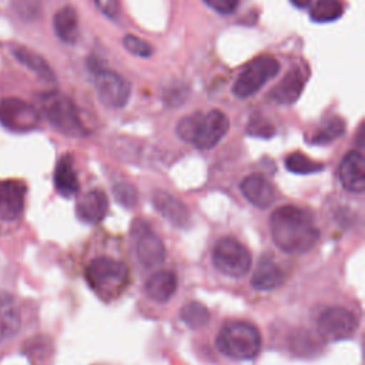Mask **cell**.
Here are the masks:
<instances>
[{
	"label": "cell",
	"instance_id": "obj_24",
	"mask_svg": "<svg viewBox=\"0 0 365 365\" xmlns=\"http://www.w3.org/2000/svg\"><path fill=\"white\" fill-rule=\"evenodd\" d=\"M309 16L315 23L335 21L342 16V4L339 0H317Z\"/></svg>",
	"mask_w": 365,
	"mask_h": 365
},
{
	"label": "cell",
	"instance_id": "obj_27",
	"mask_svg": "<svg viewBox=\"0 0 365 365\" xmlns=\"http://www.w3.org/2000/svg\"><path fill=\"white\" fill-rule=\"evenodd\" d=\"M285 167L294 174H314L324 168L321 163H317L302 153H292L285 158Z\"/></svg>",
	"mask_w": 365,
	"mask_h": 365
},
{
	"label": "cell",
	"instance_id": "obj_22",
	"mask_svg": "<svg viewBox=\"0 0 365 365\" xmlns=\"http://www.w3.org/2000/svg\"><path fill=\"white\" fill-rule=\"evenodd\" d=\"M53 29L61 41L67 44L76 43L78 38V16L76 9L71 6L60 9L53 17Z\"/></svg>",
	"mask_w": 365,
	"mask_h": 365
},
{
	"label": "cell",
	"instance_id": "obj_9",
	"mask_svg": "<svg viewBox=\"0 0 365 365\" xmlns=\"http://www.w3.org/2000/svg\"><path fill=\"white\" fill-rule=\"evenodd\" d=\"M214 267L230 277H242L251 268L250 251L235 238H221L212 251Z\"/></svg>",
	"mask_w": 365,
	"mask_h": 365
},
{
	"label": "cell",
	"instance_id": "obj_17",
	"mask_svg": "<svg viewBox=\"0 0 365 365\" xmlns=\"http://www.w3.org/2000/svg\"><path fill=\"white\" fill-rule=\"evenodd\" d=\"M108 211V200L106 194L100 190H91L80 197L76 204L77 217L83 222L97 224L100 222Z\"/></svg>",
	"mask_w": 365,
	"mask_h": 365
},
{
	"label": "cell",
	"instance_id": "obj_8",
	"mask_svg": "<svg viewBox=\"0 0 365 365\" xmlns=\"http://www.w3.org/2000/svg\"><path fill=\"white\" fill-rule=\"evenodd\" d=\"M24 311L20 298L11 291H0V356L21 336Z\"/></svg>",
	"mask_w": 365,
	"mask_h": 365
},
{
	"label": "cell",
	"instance_id": "obj_5",
	"mask_svg": "<svg viewBox=\"0 0 365 365\" xmlns=\"http://www.w3.org/2000/svg\"><path fill=\"white\" fill-rule=\"evenodd\" d=\"M41 107L47 121L61 134L68 137H84L88 134L81 123L77 107L68 97L60 93H48L41 97Z\"/></svg>",
	"mask_w": 365,
	"mask_h": 365
},
{
	"label": "cell",
	"instance_id": "obj_31",
	"mask_svg": "<svg viewBox=\"0 0 365 365\" xmlns=\"http://www.w3.org/2000/svg\"><path fill=\"white\" fill-rule=\"evenodd\" d=\"M187 96H188V90L184 86H171L164 91V101L168 107H175L182 104Z\"/></svg>",
	"mask_w": 365,
	"mask_h": 365
},
{
	"label": "cell",
	"instance_id": "obj_28",
	"mask_svg": "<svg viewBox=\"0 0 365 365\" xmlns=\"http://www.w3.org/2000/svg\"><path fill=\"white\" fill-rule=\"evenodd\" d=\"M123 46L128 53H131L134 56H138V57H143V58H148L154 53V48L148 41H145V40H143L137 36H133V34L124 36Z\"/></svg>",
	"mask_w": 365,
	"mask_h": 365
},
{
	"label": "cell",
	"instance_id": "obj_11",
	"mask_svg": "<svg viewBox=\"0 0 365 365\" xmlns=\"http://www.w3.org/2000/svg\"><path fill=\"white\" fill-rule=\"evenodd\" d=\"M94 74V86L100 103L108 108L124 107L131 94L128 80L110 70H96Z\"/></svg>",
	"mask_w": 365,
	"mask_h": 365
},
{
	"label": "cell",
	"instance_id": "obj_10",
	"mask_svg": "<svg viewBox=\"0 0 365 365\" xmlns=\"http://www.w3.org/2000/svg\"><path fill=\"white\" fill-rule=\"evenodd\" d=\"M40 115L37 110L17 98L7 97L0 101V124L11 133H29L37 128Z\"/></svg>",
	"mask_w": 365,
	"mask_h": 365
},
{
	"label": "cell",
	"instance_id": "obj_15",
	"mask_svg": "<svg viewBox=\"0 0 365 365\" xmlns=\"http://www.w3.org/2000/svg\"><path fill=\"white\" fill-rule=\"evenodd\" d=\"M339 181L349 192L365 190V160L358 151H349L339 164Z\"/></svg>",
	"mask_w": 365,
	"mask_h": 365
},
{
	"label": "cell",
	"instance_id": "obj_23",
	"mask_svg": "<svg viewBox=\"0 0 365 365\" xmlns=\"http://www.w3.org/2000/svg\"><path fill=\"white\" fill-rule=\"evenodd\" d=\"M284 281L285 275L282 269L274 261L262 259L252 274L251 285L259 291H269L282 285Z\"/></svg>",
	"mask_w": 365,
	"mask_h": 365
},
{
	"label": "cell",
	"instance_id": "obj_1",
	"mask_svg": "<svg viewBox=\"0 0 365 365\" xmlns=\"http://www.w3.org/2000/svg\"><path fill=\"white\" fill-rule=\"evenodd\" d=\"M269 230L275 245L289 254L307 252L319 240V230L312 215L295 205L274 210L269 217Z\"/></svg>",
	"mask_w": 365,
	"mask_h": 365
},
{
	"label": "cell",
	"instance_id": "obj_19",
	"mask_svg": "<svg viewBox=\"0 0 365 365\" xmlns=\"http://www.w3.org/2000/svg\"><path fill=\"white\" fill-rule=\"evenodd\" d=\"M241 192L258 208H267L274 201V187L261 174H251L241 181Z\"/></svg>",
	"mask_w": 365,
	"mask_h": 365
},
{
	"label": "cell",
	"instance_id": "obj_26",
	"mask_svg": "<svg viewBox=\"0 0 365 365\" xmlns=\"http://www.w3.org/2000/svg\"><path fill=\"white\" fill-rule=\"evenodd\" d=\"M180 318L188 328L197 329V328L204 327L208 322L210 312L202 304L190 302L185 307H182V309L180 312Z\"/></svg>",
	"mask_w": 365,
	"mask_h": 365
},
{
	"label": "cell",
	"instance_id": "obj_32",
	"mask_svg": "<svg viewBox=\"0 0 365 365\" xmlns=\"http://www.w3.org/2000/svg\"><path fill=\"white\" fill-rule=\"evenodd\" d=\"M210 9L220 14H231L237 10L240 0H202Z\"/></svg>",
	"mask_w": 365,
	"mask_h": 365
},
{
	"label": "cell",
	"instance_id": "obj_25",
	"mask_svg": "<svg viewBox=\"0 0 365 365\" xmlns=\"http://www.w3.org/2000/svg\"><path fill=\"white\" fill-rule=\"evenodd\" d=\"M344 133H345L344 120L341 117H331L312 135L311 143L325 145V144H329V143L335 141L336 138H339Z\"/></svg>",
	"mask_w": 365,
	"mask_h": 365
},
{
	"label": "cell",
	"instance_id": "obj_20",
	"mask_svg": "<svg viewBox=\"0 0 365 365\" xmlns=\"http://www.w3.org/2000/svg\"><path fill=\"white\" fill-rule=\"evenodd\" d=\"M11 54L20 64L27 67L31 73H34L43 81H47V83H54L56 81V74H54L53 68L36 51H33L27 47H23V46H13L11 47Z\"/></svg>",
	"mask_w": 365,
	"mask_h": 365
},
{
	"label": "cell",
	"instance_id": "obj_14",
	"mask_svg": "<svg viewBox=\"0 0 365 365\" xmlns=\"http://www.w3.org/2000/svg\"><path fill=\"white\" fill-rule=\"evenodd\" d=\"M305 83V71L299 67H291L279 83L271 88L268 98L275 104H292L299 98Z\"/></svg>",
	"mask_w": 365,
	"mask_h": 365
},
{
	"label": "cell",
	"instance_id": "obj_4",
	"mask_svg": "<svg viewBox=\"0 0 365 365\" xmlns=\"http://www.w3.org/2000/svg\"><path fill=\"white\" fill-rule=\"evenodd\" d=\"M86 279L90 288L106 302L117 298L128 282V269L121 261L97 257L86 268Z\"/></svg>",
	"mask_w": 365,
	"mask_h": 365
},
{
	"label": "cell",
	"instance_id": "obj_30",
	"mask_svg": "<svg viewBox=\"0 0 365 365\" xmlns=\"http://www.w3.org/2000/svg\"><path fill=\"white\" fill-rule=\"evenodd\" d=\"M247 133L250 135H254V137H259V138H269L275 134V128L274 125L267 121L265 118H252L250 123H248V127H247Z\"/></svg>",
	"mask_w": 365,
	"mask_h": 365
},
{
	"label": "cell",
	"instance_id": "obj_6",
	"mask_svg": "<svg viewBox=\"0 0 365 365\" xmlns=\"http://www.w3.org/2000/svg\"><path fill=\"white\" fill-rule=\"evenodd\" d=\"M27 184L20 178L0 180V232H9L24 217Z\"/></svg>",
	"mask_w": 365,
	"mask_h": 365
},
{
	"label": "cell",
	"instance_id": "obj_16",
	"mask_svg": "<svg viewBox=\"0 0 365 365\" xmlns=\"http://www.w3.org/2000/svg\"><path fill=\"white\" fill-rule=\"evenodd\" d=\"M153 202L157 211L170 221V224L178 228H187L191 222V217L185 204L173 197L171 194L157 190L153 194Z\"/></svg>",
	"mask_w": 365,
	"mask_h": 365
},
{
	"label": "cell",
	"instance_id": "obj_3",
	"mask_svg": "<svg viewBox=\"0 0 365 365\" xmlns=\"http://www.w3.org/2000/svg\"><path fill=\"white\" fill-rule=\"evenodd\" d=\"M215 345L225 356L248 361L259 354L261 334L250 322L228 321L217 334Z\"/></svg>",
	"mask_w": 365,
	"mask_h": 365
},
{
	"label": "cell",
	"instance_id": "obj_7",
	"mask_svg": "<svg viewBox=\"0 0 365 365\" xmlns=\"http://www.w3.org/2000/svg\"><path fill=\"white\" fill-rule=\"evenodd\" d=\"M279 71V61L272 56H258L235 78L232 93L238 98L254 96Z\"/></svg>",
	"mask_w": 365,
	"mask_h": 365
},
{
	"label": "cell",
	"instance_id": "obj_12",
	"mask_svg": "<svg viewBox=\"0 0 365 365\" xmlns=\"http://www.w3.org/2000/svg\"><path fill=\"white\" fill-rule=\"evenodd\" d=\"M135 252L145 268H155L164 262L165 247L157 234L143 220H135L131 228Z\"/></svg>",
	"mask_w": 365,
	"mask_h": 365
},
{
	"label": "cell",
	"instance_id": "obj_34",
	"mask_svg": "<svg viewBox=\"0 0 365 365\" xmlns=\"http://www.w3.org/2000/svg\"><path fill=\"white\" fill-rule=\"evenodd\" d=\"M294 6H297V7H299V9H305V7H308L309 6V3H311V0H289Z\"/></svg>",
	"mask_w": 365,
	"mask_h": 365
},
{
	"label": "cell",
	"instance_id": "obj_18",
	"mask_svg": "<svg viewBox=\"0 0 365 365\" xmlns=\"http://www.w3.org/2000/svg\"><path fill=\"white\" fill-rule=\"evenodd\" d=\"M53 182H54L56 191L64 198L74 197L78 192L80 182L74 168L73 157L70 154L61 155L60 160L57 161L54 174H53Z\"/></svg>",
	"mask_w": 365,
	"mask_h": 365
},
{
	"label": "cell",
	"instance_id": "obj_2",
	"mask_svg": "<svg viewBox=\"0 0 365 365\" xmlns=\"http://www.w3.org/2000/svg\"><path fill=\"white\" fill-rule=\"evenodd\" d=\"M230 121L220 110L208 113H192L182 117L177 124V135L198 150H210L215 147L227 134Z\"/></svg>",
	"mask_w": 365,
	"mask_h": 365
},
{
	"label": "cell",
	"instance_id": "obj_33",
	"mask_svg": "<svg viewBox=\"0 0 365 365\" xmlns=\"http://www.w3.org/2000/svg\"><path fill=\"white\" fill-rule=\"evenodd\" d=\"M94 4L108 19H115L120 13L118 0H94Z\"/></svg>",
	"mask_w": 365,
	"mask_h": 365
},
{
	"label": "cell",
	"instance_id": "obj_21",
	"mask_svg": "<svg viewBox=\"0 0 365 365\" xmlns=\"http://www.w3.org/2000/svg\"><path fill=\"white\" fill-rule=\"evenodd\" d=\"M177 285V275L173 271H158L145 282V292L157 302H167L175 294Z\"/></svg>",
	"mask_w": 365,
	"mask_h": 365
},
{
	"label": "cell",
	"instance_id": "obj_29",
	"mask_svg": "<svg viewBox=\"0 0 365 365\" xmlns=\"http://www.w3.org/2000/svg\"><path fill=\"white\" fill-rule=\"evenodd\" d=\"M113 194L115 200L125 208H133L137 202V191L128 182H118L113 188Z\"/></svg>",
	"mask_w": 365,
	"mask_h": 365
},
{
	"label": "cell",
	"instance_id": "obj_13",
	"mask_svg": "<svg viewBox=\"0 0 365 365\" xmlns=\"http://www.w3.org/2000/svg\"><path fill=\"white\" fill-rule=\"evenodd\" d=\"M355 315L342 307L327 308L318 318V329L324 338L339 341L349 338L356 331Z\"/></svg>",
	"mask_w": 365,
	"mask_h": 365
}]
</instances>
